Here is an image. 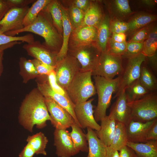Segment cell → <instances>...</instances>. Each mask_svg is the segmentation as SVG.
Segmentation results:
<instances>
[{"instance_id": "1", "label": "cell", "mask_w": 157, "mask_h": 157, "mask_svg": "<svg viewBox=\"0 0 157 157\" xmlns=\"http://www.w3.org/2000/svg\"><path fill=\"white\" fill-rule=\"evenodd\" d=\"M46 105L44 97L38 89L32 90L25 97L20 107L19 119L20 124L32 132L33 126L40 129L51 119Z\"/></svg>"}, {"instance_id": "2", "label": "cell", "mask_w": 157, "mask_h": 157, "mask_svg": "<svg viewBox=\"0 0 157 157\" xmlns=\"http://www.w3.org/2000/svg\"><path fill=\"white\" fill-rule=\"evenodd\" d=\"M24 32L32 33L43 37L45 42L42 44L56 54L62 46L63 36L54 26L50 14L46 7L39 13L35 21L30 25L21 29L4 34L15 36Z\"/></svg>"}, {"instance_id": "3", "label": "cell", "mask_w": 157, "mask_h": 157, "mask_svg": "<svg viewBox=\"0 0 157 157\" xmlns=\"http://www.w3.org/2000/svg\"><path fill=\"white\" fill-rule=\"evenodd\" d=\"M95 87L98 96L97 106L94 110L96 121H101L107 115L106 111L110 105L112 96L117 92L120 82V76L108 79L99 76H94Z\"/></svg>"}, {"instance_id": "4", "label": "cell", "mask_w": 157, "mask_h": 157, "mask_svg": "<svg viewBox=\"0 0 157 157\" xmlns=\"http://www.w3.org/2000/svg\"><path fill=\"white\" fill-rule=\"evenodd\" d=\"M92 76L91 71H80L66 90L69 98L74 105L87 101L96 93Z\"/></svg>"}, {"instance_id": "5", "label": "cell", "mask_w": 157, "mask_h": 157, "mask_svg": "<svg viewBox=\"0 0 157 157\" xmlns=\"http://www.w3.org/2000/svg\"><path fill=\"white\" fill-rule=\"evenodd\" d=\"M130 110L131 119L146 122L157 118V95L150 92L144 97L128 102Z\"/></svg>"}, {"instance_id": "6", "label": "cell", "mask_w": 157, "mask_h": 157, "mask_svg": "<svg viewBox=\"0 0 157 157\" xmlns=\"http://www.w3.org/2000/svg\"><path fill=\"white\" fill-rule=\"evenodd\" d=\"M124 69L122 57L112 54L106 50L101 52L92 75L110 80L114 78L116 76H120Z\"/></svg>"}, {"instance_id": "7", "label": "cell", "mask_w": 157, "mask_h": 157, "mask_svg": "<svg viewBox=\"0 0 157 157\" xmlns=\"http://www.w3.org/2000/svg\"><path fill=\"white\" fill-rule=\"evenodd\" d=\"M101 51L95 42L68 49L67 53L76 59L81 66V72L94 70Z\"/></svg>"}, {"instance_id": "8", "label": "cell", "mask_w": 157, "mask_h": 157, "mask_svg": "<svg viewBox=\"0 0 157 157\" xmlns=\"http://www.w3.org/2000/svg\"><path fill=\"white\" fill-rule=\"evenodd\" d=\"M81 69L77 60L67 53L64 58L57 62L56 66L54 71L57 83L66 91Z\"/></svg>"}, {"instance_id": "9", "label": "cell", "mask_w": 157, "mask_h": 157, "mask_svg": "<svg viewBox=\"0 0 157 157\" xmlns=\"http://www.w3.org/2000/svg\"><path fill=\"white\" fill-rule=\"evenodd\" d=\"M146 56L142 53L128 58V63L122 74L120 76V82L113 99L117 97L122 91L139 79L141 65Z\"/></svg>"}, {"instance_id": "10", "label": "cell", "mask_w": 157, "mask_h": 157, "mask_svg": "<svg viewBox=\"0 0 157 157\" xmlns=\"http://www.w3.org/2000/svg\"><path fill=\"white\" fill-rule=\"evenodd\" d=\"M44 99L51 119V124L55 129H67L75 122L71 114L64 108L50 98L44 97Z\"/></svg>"}, {"instance_id": "11", "label": "cell", "mask_w": 157, "mask_h": 157, "mask_svg": "<svg viewBox=\"0 0 157 157\" xmlns=\"http://www.w3.org/2000/svg\"><path fill=\"white\" fill-rule=\"evenodd\" d=\"M29 8L23 7L10 8L0 21V33L18 30L24 27L23 21Z\"/></svg>"}, {"instance_id": "12", "label": "cell", "mask_w": 157, "mask_h": 157, "mask_svg": "<svg viewBox=\"0 0 157 157\" xmlns=\"http://www.w3.org/2000/svg\"><path fill=\"white\" fill-rule=\"evenodd\" d=\"M93 98L85 102L75 105L74 110L77 120L81 128H89L96 131H99L100 126L94 117V106L92 103Z\"/></svg>"}, {"instance_id": "13", "label": "cell", "mask_w": 157, "mask_h": 157, "mask_svg": "<svg viewBox=\"0 0 157 157\" xmlns=\"http://www.w3.org/2000/svg\"><path fill=\"white\" fill-rule=\"evenodd\" d=\"M53 135L54 145L58 157H71L79 153L67 129H55Z\"/></svg>"}, {"instance_id": "14", "label": "cell", "mask_w": 157, "mask_h": 157, "mask_svg": "<svg viewBox=\"0 0 157 157\" xmlns=\"http://www.w3.org/2000/svg\"><path fill=\"white\" fill-rule=\"evenodd\" d=\"M97 28L89 26H80L73 29L68 44V49L95 42Z\"/></svg>"}, {"instance_id": "15", "label": "cell", "mask_w": 157, "mask_h": 157, "mask_svg": "<svg viewBox=\"0 0 157 157\" xmlns=\"http://www.w3.org/2000/svg\"><path fill=\"white\" fill-rule=\"evenodd\" d=\"M23 48L28 54L48 65L55 66L57 61V54L47 48L39 41H35L24 44Z\"/></svg>"}, {"instance_id": "16", "label": "cell", "mask_w": 157, "mask_h": 157, "mask_svg": "<svg viewBox=\"0 0 157 157\" xmlns=\"http://www.w3.org/2000/svg\"><path fill=\"white\" fill-rule=\"evenodd\" d=\"M37 83V88L43 96L51 98L65 109L72 117L76 123L80 127L74 111L75 105L71 100L54 91L50 86L47 78L44 81H38Z\"/></svg>"}, {"instance_id": "17", "label": "cell", "mask_w": 157, "mask_h": 157, "mask_svg": "<svg viewBox=\"0 0 157 157\" xmlns=\"http://www.w3.org/2000/svg\"><path fill=\"white\" fill-rule=\"evenodd\" d=\"M26 141L27 143L19 154V157H33L35 154L47 155L45 149L48 140L43 133L28 136Z\"/></svg>"}, {"instance_id": "18", "label": "cell", "mask_w": 157, "mask_h": 157, "mask_svg": "<svg viewBox=\"0 0 157 157\" xmlns=\"http://www.w3.org/2000/svg\"><path fill=\"white\" fill-rule=\"evenodd\" d=\"M157 118L146 122L132 120L126 125L128 141L133 143L146 142L148 132Z\"/></svg>"}, {"instance_id": "19", "label": "cell", "mask_w": 157, "mask_h": 157, "mask_svg": "<svg viewBox=\"0 0 157 157\" xmlns=\"http://www.w3.org/2000/svg\"><path fill=\"white\" fill-rule=\"evenodd\" d=\"M110 110L108 117L116 122L122 123L126 125L131 120L130 110L128 104L125 90L116 97Z\"/></svg>"}, {"instance_id": "20", "label": "cell", "mask_w": 157, "mask_h": 157, "mask_svg": "<svg viewBox=\"0 0 157 157\" xmlns=\"http://www.w3.org/2000/svg\"><path fill=\"white\" fill-rule=\"evenodd\" d=\"M60 3L63 16V42L61 48L56 54L57 62L63 59L67 54L69 37L73 29L67 10L61 2Z\"/></svg>"}, {"instance_id": "21", "label": "cell", "mask_w": 157, "mask_h": 157, "mask_svg": "<svg viewBox=\"0 0 157 157\" xmlns=\"http://www.w3.org/2000/svg\"><path fill=\"white\" fill-rule=\"evenodd\" d=\"M87 129L88 147L87 157H106L107 147L98 138L95 131L89 128Z\"/></svg>"}, {"instance_id": "22", "label": "cell", "mask_w": 157, "mask_h": 157, "mask_svg": "<svg viewBox=\"0 0 157 157\" xmlns=\"http://www.w3.org/2000/svg\"><path fill=\"white\" fill-rule=\"evenodd\" d=\"M104 15L99 2L91 1L90 6L85 12L83 19L80 26H92L97 28Z\"/></svg>"}, {"instance_id": "23", "label": "cell", "mask_w": 157, "mask_h": 157, "mask_svg": "<svg viewBox=\"0 0 157 157\" xmlns=\"http://www.w3.org/2000/svg\"><path fill=\"white\" fill-rule=\"evenodd\" d=\"M100 122V128L99 131H95V132L98 138L105 145L109 147L113 139L116 122L107 115Z\"/></svg>"}, {"instance_id": "24", "label": "cell", "mask_w": 157, "mask_h": 157, "mask_svg": "<svg viewBox=\"0 0 157 157\" xmlns=\"http://www.w3.org/2000/svg\"><path fill=\"white\" fill-rule=\"evenodd\" d=\"M110 17L107 15H104L97 28L95 43L101 52L106 50L110 34Z\"/></svg>"}, {"instance_id": "25", "label": "cell", "mask_w": 157, "mask_h": 157, "mask_svg": "<svg viewBox=\"0 0 157 157\" xmlns=\"http://www.w3.org/2000/svg\"><path fill=\"white\" fill-rule=\"evenodd\" d=\"M126 145L134 151L136 157H157V140L138 143L128 141Z\"/></svg>"}, {"instance_id": "26", "label": "cell", "mask_w": 157, "mask_h": 157, "mask_svg": "<svg viewBox=\"0 0 157 157\" xmlns=\"http://www.w3.org/2000/svg\"><path fill=\"white\" fill-rule=\"evenodd\" d=\"M155 15L146 13H140L134 16L128 22L127 32L134 33L139 29L155 21Z\"/></svg>"}, {"instance_id": "27", "label": "cell", "mask_w": 157, "mask_h": 157, "mask_svg": "<svg viewBox=\"0 0 157 157\" xmlns=\"http://www.w3.org/2000/svg\"><path fill=\"white\" fill-rule=\"evenodd\" d=\"M110 2L108 8L111 14L115 17L113 19L121 20L132 13L128 0H115Z\"/></svg>"}, {"instance_id": "28", "label": "cell", "mask_w": 157, "mask_h": 157, "mask_svg": "<svg viewBox=\"0 0 157 157\" xmlns=\"http://www.w3.org/2000/svg\"><path fill=\"white\" fill-rule=\"evenodd\" d=\"M46 8L50 14L54 26L63 36V16L60 1L51 0Z\"/></svg>"}, {"instance_id": "29", "label": "cell", "mask_w": 157, "mask_h": 157, "mask_svg": "<svg viewBox=\"0 0 157 157\" xmlns=\"http://www.w3.org/2000/svg\"><path fill=\"white\" fill-rule=\"evenodd\" d=\"M71 127L72 130L69 135L76 149L79 152H88V144L86 134L75 122Z\"/></svg>"}, {"instance_id": "30", "label": "cell", "mask_w": 157, "mask_h": 157, "mask_svg": "<svg viewBox=\"0 0 157 157\" xmlns=\"http://www.w3.org/2000/svg\"><path fill=\"white\" fill-rule=\"evenodd\" d=\"M128 142L126 125L121 122H116L113 139L109 147L119 151L122 147L126 145Z\"/></svg>"}, {"instance_id": "31", "label": "cell", "mask_w": 157, "mask_h": 157, "mask_svg": "<svg viewBox=\"0 0 157 157\" xmlns=\"http://www.w3.org/2000/svg\"><path fill=\"white\" fill-rule=\"evenodd\" d=\"M125 92L128 102L138 100L150 92L141 84L139 79L126 88Z\"/></svg>"}, {"instance_id": "32", "label": "cell", "mask_w": 157, "mask_h": 157, "mask_svg": "<svg viewBox=\"0 0 157 157\" xmlns=\"http://www.w3.org/2000/svg\"><path fill=\"white\" fill-rule=\"evenodd\" d=\"M19 73L24 83H26L30 80L40 76L31 60L21 57L19 59Z\"/></svg>"}, {"instance_id": "33", "label": "cell", "mask_w": 157, "mask_h": 157, "mask_svg": "<svg viewBox=\"0 0 157 157\" xmlns=\"http://www.w3.org/2000/svg\"><path fill=\"white\" fill-rule=\"evenodd\" d=\"M51 0H36L29 7L23 21L24 27L33 23L36 19L39 13L50 2Z\"/></svg>"}, {"instance_id": "34", "label": "cell", "mask_w": 157, "mask_h": 157, "mask_svg": "<svg viewBox=\"0 0 157 157\" xmlns=\"http://www.w3.org/2000/svg\"><path fill=\"white\" fill-rule=\"evenodd\" d=\"M139 80L141 84L150 92H155L156 90V79L152 72L147 67H141Z\"/></svg>"}, {"instance_id": "35", "label": "cell", "mask_w": 157, "mask_h": 157, "mask_svg": "<svg viewBox=\"0 0 157 157\" xmlns=\"http://www.w3.org/2000/svg\"><path fill=\"white\" fill-rule=\"evenodd\" d=\"M63 2L67 3L68 6L67 7L63 6L67 10L69 17L73 29L79 26L83 22L85 12L74 6L67 3L65 1H63Z\"/></svg>"}, {"instance_id": "36", "label": "cell", "mask_w": 157, "mask_h": 157, "mask_svg": "<svg viewBox=\"0 0 157 157\" xmlns=\"http://www.w3.org/2000/svg\"><path fill=\"white\" fill-rule=\"evenodd\" d=\"M35 40L33 35L31 34L16 36L8 35L4 33H0V46L14 42L22 41L29 43Z\"/></svg>"}, {"instance_id": "37", "label": "cell", "mask_w": 157, "mask_h": 157, "mask_svg": "<svg viewBox=\"0 0 157 157\" xmlns=\"http://www.w3.org/2000/svg\"><path fill=\"white\" fill-rule=\"evenodd\" d=\"M143 45L144 42L129 41L126 42V50L122 57L128 59L142 53Z\"/></svg>"}, {"instance_id": "38", "label": "cell", "mask_w": 157, "mask_h": 157, "mask_svg": "<svg viewBox=\"0 0 157 157\" xmlns=\"http://www.w3.org/2000/svg\"><path fill=\"white\" fill-rule=\"evenodd\" d=\"M126 43L115 42L110 38L106 50L112 54L122 57L126 50Z\"/></svg>"}, {"instance_id": "39", "label": "cell", "mask_w": 157, "mask_h": 157, "mask_svg": "<svg viewBox=\"0 0 157 157\" xmlns=\"http://www.w3.org/2000/svg\"><path fill=\"white\" fill-rule=\"evenodd\" d=\"M110 29L111 33H125L128 30V24L122 20L117 19L110 20Z\"/></svg>"}, {"instance_id": "40", "label": "cell", "mask_w": 157, "mask_h": 157, "mask_svg": "<svg viewBox=\"0 0 157 157\" xmlns=\"http://www.w3.org/2000/svg\"><path fill=\"white\" fill-rule=\"evenodd\" d=\"M31 60L40 76H48L55 70L56 66L48 65L35 59Z\"/></svg>"}, {"instance_id": "41", "label": "cell", "mask_w": 157, "mask_h": 157, "mask_svg": "<svg viewBox=\"0 0 157 157\" xmlns=\"http://www.w3.org/2000/svg\"><path fill=\"white\" fill-rule=\"evenodd\" d=\"M157 39L149 38L144 42L142 53L146 57L151 56L156 53Z\"/></svg>"}, {"instance_id": "42", "label": "cell", "mask_w": 157, "mask_h": 157, "mask_svg": "<svg viewBox=\"0 0 157 157\" xmlns=\"http://www.w3.org/2000/svg\"><path fill=\"white\" fill-rule=\"evenodd\" d=\"M47 76L49 83L53 90L57 93L70 99L66 91L57 83L54 70Z\"/></svg>"}, {"instance_id": "43", "label": "cell", "mask_w": 157, "mask_h": 157, "mask_svg": "<svg viewBox=\"0 0 157 157\" xmlns=\"http://www.w3.org/2000/svg\"><path fill=\"white\" fill-rule=\"evenodd\" d=\"M150 26L147 25L139 29L133 34L130 41L143 42L146 40Z\"/></svg>"}, {"instance_id": "44", "label": "cell", "mask_w": 157, "mask_h": 157, "mask_svg": "<svg viewBox=\"0 0 157 157\" xmlns=\"http://www.w3.org/2000/svg\"><path fill=\"white\" fill-rule=\"evenodd\" d=\"M80 10L85 12L90 6L91 1L89 0H73L65 1Z\"/></svg>"}, {"instance_id": "45", "label": "cell", "mask_w": 157, "mask_h": 157, "mask_svg": "<svg viewBox=\"0 0 157 157\" xmlns=\"http://www.w3.org/2000/svg\"><path fill=\"white\" fill-rule=\"evenodd\" d=\"M34 0H8V2L13 7H23L28 6L31 3L34 2Z\"/></svg>"}, {"instance_id": "46", "label": "cell", "mask_w": 157, "mask_h": 157, "mask_svg": "<svg viewBox=\"0 0 157 157\" xmlns=\"http://www.w3.org/2000/svg\"><path fill=\"white\" fill-rule=\"evenodd\" d=\"M11 8L8 0H0V21Z\"/></svg>"}, {"instance_id": "47", "label": "cell", "mask_w": 157, "mask_h": 157, "mask_svg": "<svg viewBox=\"0 0 157 157\" xmlns=\"http://www.w3.org/2000/svg\"><path fill=\"white\" fill-rule=\"evenodd\" d=\"M147 141L157 140V120L149 131L147 136Z\"/></svg>"}, {"instance_id": "48", "label": "cell", "mask_w": 157, "mask_h": 157, "mask_svg": "<svg viewBox=\"0 0 157 157\" xmlns=\"http://www.w3.org/2000/svg\"><path fill=\"white\" fill-rule=\"evenodd\" d=\"M119 151V157H136L134 151L127 145L122 147Z\"/></svg>"}, {"instance_id": "49", "label": "cell", "mask_w": 157, "mask_h": 157, "mask_svg": "<svg viewBox=\"0 0 157 157\" xmlns=\"http://www.w3.org/2000/svg\"><path fill=\"white\" fill-rule=\"evenodd\" d=\"M126 35L125 33H113L111 39L113 41L119 43L126 42Z\"/></svg>"}, {"instance_id": "50", "label": "cell", "mask_w": 157, "mask_h": 157, "mask_svg": "<svg viewBox=\"0 0 157 157\" xmlns=\"http://www.w3.org/2000/svg\"><path fill=\"white\" fill-rule=\"evenodd\" d=\"M150 65L153 70L156 73L157 71V56L156 53L153 55L147 57Z\"/></svg>"}, {"instance_id": "51", "label": "cell", "mask_w": 157, "mask_h": 157, "mask_svg": "<svg viewBox=\"0 0 157 157\" xmlns=\"http://www.w3.org/2000/svg\"><path fill=\"white\" fill-rule=\"evenodd\" d=\"M149 38L157 39V29L156 26L150 27L146 39Z\"/></svg>"}, {"instance_id": "52", "label": "cell", "mask_w": 157, "mask_h": 157, "mask_svg": "<svg viewBox=\"0 0 157 157\" xmlns=\"http://www.w3.org/2000/svg\"><path fill=\"white\" fill-rule=\"evenodd\" d=\"M106 157H119L118 151L107 147Z\"/></svg>"}, {"instance_id": "53", "label": "cell", "mask_w": 157, "mask_h": 157, "mask_svg": "<svg viewBox=\"0 0 157 157\" xmlns=\"http://www.w3.org/2000/svg\"><path fill=\"white\" fill-rule=\"evenodd\" d=\"M21 43V42H14L1 46L0 52L4 51L5 50L13 47L16 45L20 44Z\"/></svg>"}, {"instance_id": "54", "label": "cell", "mask_w": 157, "mask_h": 157, "mask_svg": "<svg viewBox=\"0 0 157 157\" xmlns=\"http://www.w3.org/2000/svg\"><path fill=\"white\" fill-rule=\"evenodd\" d=\"M157 0H143L140 1V3L149 7H151L156 5L157 3Z\"/></svg>"}, {"instance_id": "55", "label": "cell", "mask_w": 157, "mask_h": 157, "mask_svg": "<svg viewBox=\"0 0 157 157\" xmlns=\"http://www.w3.org/2000/svg\"><path fill=\"white\" fill-rule=\"evenodd\" d=\"M3 51L0 52V76L2 74L3 70L2 61L3 58Z\"/></svg>"}]
</instances>
